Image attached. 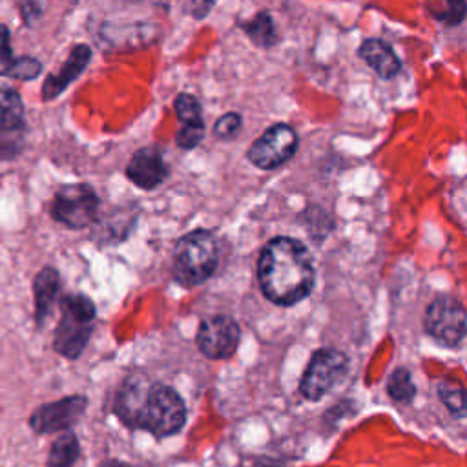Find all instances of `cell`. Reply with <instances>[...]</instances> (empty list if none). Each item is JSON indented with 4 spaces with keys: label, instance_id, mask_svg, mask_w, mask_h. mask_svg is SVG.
Listing matches in <instances>:
<instances>
[{
    "label": "cell",
    "instance_id": "cell-1",
    "mask_svg": "<svg viewBox=\"0 0 467 467\" xmlns=\"http://www.w3.org/2000/svg\"><path fill=\"white\" fill-rule=\"evenodd\" d=\"M257 277L266 299L283 306L296 305L314 286L310 254L297 239L274 237L261 252Z\"/></svg>",
    "mask_w": 467,
    "mask_h": 467
},
{
    "label": "cell",
    "instance_id": "cell-2",
    "mask_svg": "<svg viewBox=\"0 0 467 467\" xmlns=\"http://www.w3.org/2000/svg\"><path fill=\"white\" fill-rule=\"evenodd\" d=\"M219 261L215 237L206 230H195L179 239L173 250V277L184 286L206 281Z\"/></svg>",
    "mask_w": 467,
    "mask_h": 467
},
{
    "label": "cell",
    "instance_id": "cell-24",
    "mask_svg": "<svg viewBox=\"0 0 467 467\" xmlns=\"http://www.w3.org/2000/svg\"><path fill=\"white\" fill-rule=\"evenodd\" d=\"M239 128H241V117L237 113H224L221 119H217L213 126V133L215 137L228 140L237 135Z\"/></svg>",
    "mask_w": 467,
    "mask_h": 467
},
{
    "label": "cell",
    "instance_id": "cell-19",
    "mask_svg": "<svg viewBox=\"0 0 467 467\" xmlns=\"http://www.w3.org/2000/svg\"><path fill=\"white\" fill-rule=\"evenodd\" d=\"M243 29L261 47H270L275 42V29L268 13H259L248 24H243Z\"/></svg>",
    "mask_w": 467,
    "mask_h": 467
},
{
    "label": "cell",
    "instance_id": "cell-13",
    "mask_svg": "<svg viewBox=\"0 0 467 467\" xmlns=\"http://www.w3.org/2000/svg\"><path fill=\"white\" fill-rule=\"evenodd\" d=\"M173 106H175L177 119L181 122V128L175 135V142L184 150H192L201 142V139L204 135V120L201 115V104L193 95L181 93L175 99Z\"/></svg>",
    "mask_w": 467,
    "mask_h": 467
},
{
    "label": "cell",
    "instance_id": "cell-16",
    "mask_svg": "<svg viewBox=\"0 0 467 467\" xmlns=\"http://www.w3.org/2000/svg\"><path fill=\"white\" fill-rule=\"evenodd\" d=\"M60 288L58 272L53 266H44L33 281V294H35V321L38 327L46 323L49 317L53 305L57 301Z\"/></svg>",
    "mask_w": 467,
    "mask_h": 467
},
{
    "label": "cell",
    "instance_id": "cell-17",
    "mask_svg": "<svg viewBox=\"0 0 467 467\" xmlns=\"http://www.w3.org/2000/svg\"><path fill=\"white\" fill-rule=\"evenodd\" d=\"M359 57L381 77L392 78L400 71V58L394 49L378 38H368L359 46Z\"/></svg>",
    "mask_w": 467,
    "mask_h": 467
},
{
    "label": "cell",
    "instance_id": "cell-25",
    "mask_svg": "<svg viewBox=\"0 0 467 467\" xmlns=\"http://www.w3.org/2000/svg\"><path fill=\"white\" fill-rule=\"evenodd\" d=\"M465 16V0H447V11L440 13L438 18L445 20L449 26H456Z\"/></svg>",
    "mask_w": 467,
    "mask_h": 467
},
{
    "label": "cell",
    "instance_id": "cell-23",
    "mask_svg": "<svg viewBox=\"0 0 467 467\" xmlns=\"http://www.w3.org/2000/svg\"><path fill=\"white\" fill-rule=\"evenodd\" d=\"M15 62L16 57L13 55L11 47V33L7 26L0 24V77H9Z\"/></svg>",
    "mask_w": 467,
    "mask_h": 467
},
{
    "label": "cell",
    "instance_id": "cell-18",
    "mask_svg": "<svg viewBox=\"0 0 467 467\" xmlns=\"http://www.w3.org/2000/svg\"><path fill=\"white\" fill-rule=\"evenodd\" d=\"M80 454L78 440L73 432H62L51 445L46 467H73Z\"/></svg>",
    "mask_w": 467,
    "mask_h": 467
},
{
    "label": "cell",
    "instance_id": "cell-21",
    "mask_svg": "<svg viewBox=\"0 0 467 467\" xmlns=\"http://www.w3.org/2000/svg\"><path fill=\"white\" fill-rule=\"evenodd\" d=\"M438 396L452 416L465 414V390L458 381L443 379L438 383Z\"/></svg>",
    "mask_w": 467,
    "mask_h": 467
},
{
    "label": "cell",
    "instance_id": "cell-15",
    "mask_svg": "<svg viewBox=\"0 0 467 467\" xmlns=\"http://www.w3.org/2000/svg\"><path fill=\"white\" fill-rule=\"evenodd\" d=\"M150 381L144 376H130L115 398V414L131 427H139V418L150 390Z\"/></svg>",
    "mask_w": 467,
    "mask_h": 467
},
{
    "label": "cell",
    "instance_id": "cell-7",
    "mask_svg": "<svg viewBox=\"0 0 467 467\" xmlns=\"http://www.w3.org/2000/svg\"><path fill=\"white\" fill-rule=\"evenodd\" d=\"M465 308L451 296H438L427 306L423 325L429 336H432L443 347H458L465 336Z\"/></svg>",
    "mask_w": 467,
    "mask_h": 467
},
{
    "label": "cell",
    "instance_id": "cell-4",
    "mask_svg": "<svg viewBox=\"0 0 467 467\" xmlns=\"http://www.w3.org/2000/svg\"><path fill=\"white\" fill-rule=\"evenodd\" d=\"M186 421V407L182 398L168 385H150L139 427L157 438H166L182 429Z\"/></svg>",
    "mask_w": 467,
    "mask_h": 467
},
{
    "label": "cell",
    "instance_id": "cell-22",
    "mask_svg": "<svg viewBox=\"0 0 467 467\" xmlns=\"http://www.w3.org/2000/svg\"><path fill=\"white\" fill-rule=\"evenodd\" d=\"M42 73V64L40 60L33 57H16V62L9 73L7 78L15 80H33Z\"/></svg>",
    "mask_w": 467,
    "mask_h": 467
},
{
    "label": "cell",
    "instance_id": "cell-14",
    "mask_svg": "<svg viewBox=\"0 0 467 467\" xmlns=\"http://www.w3.org/2000/svg\"><path fill=\"white\" fill-rule=\"evenodd\" d=\"M91 60V49L86 44H77L71 51L69 57L66 58L64 66L60 67L58 73L49 75L44 80L42 86V99L44 100H53L57 99L78 75H82V71L88 67Z\"/></svg>",
    "mask_w": 467,
    "mask_h": 467
},
{
    "label": "cell",
    "instance_id": "cell-9",
    "mask_svg": "<svg viewBox=\"0 0 467 467\" xmlns=\"http://www.w3.org/2000/svg\"><path fill=\"white\" fill-rule=\"evenodd\" d=\"M297 148V135L286 124H274L268 128L248 150L252 164L263 170H272L286 162Z\"/></svg>",
    "mask_w": 467,
    "mask_h": 467
},
{
    "label": "cell",
    "instance_id": "cell-27",
    "mask_svg": "<svg viewBox=\"0 0 467 467\" xmlns=\"http://www.w3.org/2000/svg\"><path fill=\"white\" fill-rule=\"evenodd\" d=\"M215 2L217 0H184V7L193 18H204Z\"/></svg>",
    "mask_w": 467,
    "mask_h": 467
},
{
    "label": "cell",
    "instance_id": "cell-8",
    "mask_svg": "<svg viewBox=\"0 0 467 467\" xmlns=\"http://www.w3.org/2000/svg\"><path fill=\"white\" fill-rule=\"evenodd\" d=\"M24 102L15 88H0V161L16 159L26 144Z\"/></svg>",
    "mask_w": 467,
    "mask_h": 467
},
{
    "label": "cell",
    "instance_id": "cell-20",
    "mask_svg": "<svg viewBox=\"0 0 467 467\" xmlns=\"http://www.w3.org/2000/svg\"><path fill=\"white\" fill-rule=\"evenodd\" d=\"M387 390H389V396L396 401V403H409L414 394H416V387L412 383V378H410V372L405 368V367H400L396 368L390 378H389V383H387Z\"/></svg>",
    "mask_w": 467,
    "mask_h": 467
},
{
    "label": "cell",
    "instance_id": "cell-6",
    "mask_svg": "<svg viewBox=\"0 0 467 467\" xmlns=\"http://www.w3.org/2000/svg\"><path fill=\"white\" fill-rule=\"evenodd\" d=\"M347 368H348V358L341 350H336V348L317 350L312 356L301 378V383H299L301 394L310 401L321 400L328 390L336 387V383L343 379V376L347 374Z\"/></svg>",
    "mask_w": 467,
    "mask_h": 467
},
{
    "label": "cell",
    "instance_id": "cell-28",
    "mask_svg": "<svg viewBox=\"0 0 467 467\" xmlns=\"http://www.w3.org/2000/svg\"><path fill=\"white\" fill-rule=\"evenodd\" d=\"M100 467H128V465L122 462H117V460H109V462H104Z\"/></svg>",
    "mask_w": 467,
    "mask_h": 467
},
{
    "label": "cell",
    "instance_id": "cell-3",
    "mask_svg": "<svg viewBox=\"0 0 467 467\" xmlns=\"http://www.w3.org/2000/svg\"><path fill=\"white\" fill-rule=\"evenodd\" d=\"M62 316L55 330V350L69 359L82 354L89 341L95 319V305L84 294H69L60 303Z\"/></svg>",
    "mask_w": 467,
    "mask_h": 467
},
{
    "label": "cell",
    "instance_id": "cell-26",
    "mask_svg": "<svg viewBox=\"0 0 467 467\" xmlns=\"http://www.w3.org/2000/svg\"><path fill=\"white\" fill-rule=\"evenodd\" d=\"M18 7L27 26H33L42 15V0H18Z\"/></svg>",
    "mask_w": 467,
    "mask_h": 467
},
{
    "label": "cell",
    "instance_id": "cell-5",
    "mask_svg": "<svg viewBox=\"0 0 467 467\" xmlns=\"http://www.w3.org/2000/svg\"><path fill=\"white\" fill-rule=\"evenodd\" d=\"M97 212L99 197L95 190L86 182L62 186L57 192L51 206L53 219L73 230L89 226L97 219Z\"/></svg>",
    "mask_w": 467,
    "mask_h": 467
},
{
    "label": "cell",
    "instance_id": "cell-11",
    "mask_svg": "<svg viewBox=\"0 0 467 467\" xmlns=\"http://www.w3.org/2000/svg\"><path fill=\"white\" fill-rule=\"evenodd\" d=\"M88 407V398L80 394H73L67 398H60L57 401L40 405L29 416V427L36 434H51L67 431L73 427L84 414Z\"/></svg>",
    "mask_w": 467,
    "mask_h": 467
},
{
    "label": "cell",
    "instance_id": "cell-10",
    "mask_svg": "<svg viewBox=\"0 0 467 467\" xmlns=\"http://www.w3.org/2000/svg\"><path fill=\"white\" fill-rule=\"evenodd\" d=\"M241 330L234 317L217 314L206 317L197 330V347L208 359H226L239 345Z\"/></svg>",
    "mask_w": 467,
    "mask_h": 467
},
{
    "label": "cell",
    "instance_id": "cell-12",
    "mask_svg": "<svg viewBox=\"0 0 467 467\" xmlns=\"http://www.w3.org/2000/svg\"><path fill=\"white\" fill-rule=\"evenodd\" d=\"M166 173L168 171L162 161V151L155 146H144L137 150L126 166L128 179L142 190L157 188L164 181Z\"/></svg>",
    "mask_w": 467,
    "mask_h": 467
}]
</instances>
